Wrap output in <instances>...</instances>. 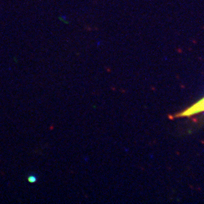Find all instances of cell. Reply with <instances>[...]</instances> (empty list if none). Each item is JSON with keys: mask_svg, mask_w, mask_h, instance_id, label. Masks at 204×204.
<instances>
[{"mask_svg": "<svg viewBox=\"0 0 204 204\" xmlns=\"http://www.w3.org/2000/svg\"><path fill=\"white\" fill-rule=\"evenodd\" d=\"M204 112V98H203L199 101L196 102L192 106L187 108L185 111L176 113L172 116L171 118H175V117H187L191 116L195 114H198Z\"/></svg>", "mask_w": 204, "mask_h": 204, "instance_id": "1", "label": "cell"}, {"mask_svg": "<svg viewBox=\"0 0 204 204\" xmlns=\"http://www.w3.org/2000/svg\"><path fill=\"white\" fill-rule=\"evenodd\" d=\"M27 180H28V182H29L34 183V182H36V177L35 175H30V176H29V177H28Z\"/></svg>", "mask_w": 204, "mask_h": 204, "instance_id": "2", "label": "cell"}]
</instances>
